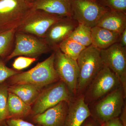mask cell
Segmentation results:
<instances>
[{
    "label": "cell",
    "instance_id": "6da1fadb",
    "mask_svg": "<svg viewBox=\"0 0 126 126\" xmlns=\"http://www.w3.org/2000/svg\"><path fill=\"white\" fill-rule=\"evenodd\" d=\"M55 52L44 61L39 63L31 69L23 73H18L10 78L12 85L27 84L41 90L45 87L60 80L55 69Z\"/></svg>",
    "mask_w": 126,
    "mask_h": 126
},
{
    "label": "cell",
    "instance_id": "7a4b0ae2",
    "mask_svg": "<svg viewBox=\"0 0 126 126\" xmlns=\"http://www.w3.org/2000/svg\"><path fill=\"white\" fill-rule=\"evenodd\" d=\"M79 74L77 96L83 95L94 78L104 64L101 55V50L91 45L86 47L77 59Z\"/></svg>",
    "mask_w": 126,
    "mask_h": 126
},
{
    "label": "cell",
    "instance_id": "3957f363",
    "mask_svg": "<svg viewBox=\"0 0 126 126\" xmlns=\"http://www.w3.org/2000/svg\"><path fill=\"white\" fill-rule=\"evenodd\" d=\"M126 94L122 86L88 106L91 116L101 126L119 117L126 102Z\"/></svg>",
    "mask_w": 126,
    "mask_h": 126
},
{
    "label": "cell",
    "instance_id": "277c9868",
    "mask_svg": "<svg viewBox=\"0 0 126 126\" xmlns=\"http://www.w3.org/2000/svg\"><path fill=\"white\" fill-rule=\"evenodd\" d=\"M121 86L118 77L104 65L85 90L84 102L90 106Z\"/></svg>",
    "mask_w": 126,
    "mask_h": 126
},
{
    "label": "cell",
    "instance_id": "5b68a950",
    "mask_svg": "<svg viewBox=\"0 0 126 126\" xmlns=\"http://www.w3.org/2000/svg\"><path fill=\"white\" fill-rule=\"evenodd\" d=\"M32 10L24 0H0V31L16 29Z\"/></svg>",
    "mask_w": 126,
    "mask_h": 126
},
{
    "label": "cell",
    "instance_id": "8992f818",
    "mask_svg": "<svg viewBox=\"0 0 126 126\" xmlns=\"http://www.w3.org/2000/svg\"><path fill=\"white\" fill-rule=\"evenodd\" d=\"M63 81L60 80L41 92L32 109V115L42 113L61 102H70L75 97Z\"/></svg>",
    "mask_w": 126,
    "mask_h": 126
},
{
    "label": "cell",
    "instance_id": "52a82bcc",
    "mask_svg": "<svg viewBox=\"0 0 126 126\" xmlns=\"http://www.w3.org/2000/svg\"><path fill=\"white\" fill-rule=\"evenodd\" d=\"M14 46L5 61H9L17 56H25L36 59L52 50L44 39L17 31L15 34Z\"/></svg>",
    "mask_w": 126,
    "mask_h": 126
},
{
    "label": "cell",
    "instance_id": "ba28073f",
    "mask_svg": "<svg viewBox=\"0 0 126 126\" xmlns=\"http://www.w3.org/2000/svg\"><path fill=\"white\" fill-rule=\"evenodd\" d=\"M63 18L40 10L32 9L16 31L30 34L44 39L50 26Z\"/></svg>",
    "mask_w": 126,
    "mask_h": 126
},
{
    "label": "cell",
    "instance_id": "9c48e42d",
    "mask_svg": "<svg viewBox=\"0 0 126 126\" xmlns=\"http://www.w3.org/2000/svg\"><path fill=\"white\" fill-rule=\"evenodd\" d=\"M72 18L79 24L92 28L96 25L108 8L97 0H71Z\"/></svg>",
    "mask_w": 126,
    "mask_h": 126
},
{
    "label": "cell",
    "instance_id": "30bf717a",
    "mask_svg": "<svg viewBox=\"0 0 126 126\" xmlns=\"http://www.w3.org/2000/svg\"><path fill=\"white\" fill-rule=\"evenodd\" d=\"M54 51L55 52L54 65L60 79L65 83L72 94L77 96L79 74L77 60L64 54L59 48Z\"/></svg>",
    "mask_w": 126,
    "mask_h": 126
},
{
    "label": "cell",
    "instance_id": "8fae6325",
    "mask_svg": "<svg viewBox=\"0 0 126 126\" xmlns=\"http://www.w3.org/2000/svg\"><path fill=\"white\" fill-rule=\"evenodd\" d=\"M104 64L119 79L126 94V47L118 43L106 49L101 50Z\"/></svg>",
    "mask_w": 126,
    "mask_h": 126
},
{
    "label": "cell",
    "instance_id": "7c38bea8",
    "mask_svg": "<svg viewBox=\"0 0 126 126\" xmlns=\"http://www.w3.org/2000/svg\"><path fill=\"white\" fill-rule=\"evenodd\" d=\"M79 23L73 18L63 17L52 25L44 39L51 49L59 48L63 41L68 38Z\"/></svg>",
    "mask_w": 126,
    "mask_h": 126
},
{
    "label": "cell",
    "instance_id": "4fadbf2b",
    "mask_svg": "<svg viewBox=\"0 0 126 126\" xmlns=\"http://www.w3.org/2000/svg\"><path fill=\"white\" fill-rule=\"evenodd\" d=\"M91 116L83 95L77 96L68 103V108L63 126H81Z\"/></svg>",
    "mask_w": 126,
    "mask_h": 126
},
{
    "label": "cell",
    "instance_id": "5bb4252c",
    "mask_svg": "<svg viewBox=\"0 0 126 126\" xmlns=\"http://www.w3.org/2000/svg\"><path fill=\"white\" fill-rule=\"evenodd\" d=\"M68 103L61 102L42 113L33 116V122L40 126H63L67 111Z\"/></svg>",
    "mask_w": 126,
    "mask_h": 126
},
{
    "label": "cell",
    "instance_id": "9a60e30c",
    "mask_svg": "<svg viewBox=\"0 0 126 126\" xmlns=\"http://www.w3.org/2000/svg\"><path fill=\"white\" fill-rule=\"evenodd\" d=\"M31 5L34 10H40L62 17L72 18L71 0H36Z\"/></svg>",
    "mask_w": 126,
    "mask_h": 126
},
{
    "label": "cell",
    "instance_id": "2e32d148",
    "mask_svg": "<svg viewBox=\"0 0 126 126\" xmlns=\"http://www.w3.org/2000/svg\"><path fill=\"white\" fill-rule=\"evenodd\" d=\"M96 26L121 34L126 29V14L109 9L101 16Z\"/></svg>",
    "mask_w": 126,
    "mask_h": 126
},
{
    "label": "cell",
    "instance_id": "e0dca14e",
    "mask_svg": "<svg viewBox=\"0 0 126 126\" xmlns=\"http://www.w3.org/2000/svg\"><path fill=\"white\" fill-rule=\"evenodd\" d=\"M91 31L92 45L99 49H106L118 42L119 33L97 26Z\"/></svg>",
    "mask_w": 126,
    "mask_h": 126
},
{
    "label": "cell",
    "instance_id": "ac0fdd59",
    "mask_svg": "<svg viewBox=\"0 0 126 126\" xmlns=\"http://www.w3.org/2000/svg\"><path fill=\"white\" fill-rule=\"evenodd\" d=\"M32 109L31 106L25 103L15 94L9 92L7 101V119H22L26 117L31 114Z\"/></svg>",
    "mask_w": 126,
    "mask_h": 126
},
{
    "label": "cell",
    "instance_id": "d6986e66",
    "mask_svg": "<svg viewBox=\"0 0 126 126\" xmlns=\"http://www.w3.org/2000/svg\"><path fill=\"white\" fill-rule=\"evenodd\" d=\"M8 90L31 106L35 102L40 93L36 87L27 84H18L8 86Z\"/></svg>",
    "mask_w": 126,
    "mask_h": 126
},
{
    "label": "cell",
    "instance_id": "ffe728a7",
    "mask_svg": "<svg viewBox=\"0 0 126 126\" xmlns=\"http://www.w3.org/2000/svg\"><path fill=\"white\" fill-rule=\"evenodd\" d=\"M16 30L0 31V58L4 60L12 51Z\"/></svg>",
    "mask_w": 126,
    "mask_h": 126
},
{
    "label": "cell",
    "instance_id": "44dd1931",
    "mask_svg": "<svg viewBox=\"0 0 126 126\" xmlns=\"http://www.w3.org/2000/svg\"><path fill=\"white\" fill-rule=\"evenodd\" d=\"M91 29L83 24H79L68 38L87 47L92 45Z\"/></svg>",
    "mask_w": 126,
    "mask_h": 126
},
{
    "label": "cell",
    "instance_id": "7402d4cb",
    "mask_svg": "<svg viewBox=\"0 0 126 126\" xmlns=\"http://www.w3.org/2000/svg\"><path fill=\"white\" fill-rule=\"evenodd\" d=\"M59 47L64 54L76 60H77L81 52L86 48L69 38L65 39L61 42Z\"/></svg>",
    "mask_w": 126,
    "mask_h": 126
},
{
    "label": "cell",
    "instance_id": "603a6c76",
    "mask_svg": "<svg viewBox=\"0 0 126 126\" xmlns=\"http://www.w3.org/2000/svg\"><path fill=\"white\" fill-rule=\"evenodd\" d=\"M0 84V123H2L7 119V101L8 86L5 84Z\"/></svg>",
    "mask_w": 126,
    "mask_h": 126
},
{
    "label": "cell",
    "instance_id": "cb8c5ba5",
    "mask_svg": "<svg viewBox=\"0 0 126 126\" xmlns=\"http://www.w3.org/2000/svg\"><path fill=\"white\" fill-rule=\"evenodd\" d=\"M104 7L111 10L126 14V0H97Z\"/></svg>",
    "mask_w": 126,
    "mask_h": 126
},
{
    "label": "cell",
    "instance_id": "d4e9b609",
    "mask_svg": "<svg viewBox=\"0 0 126 126\" xmlns=\"http://www.w3.org/2000/svg\"><path fill=\"white\" fill-rule=\"evenodd\" d=\"M36 58L21 56L16 58L12 64V67L16 70H20L27 68L36 61Z\"/></svg>",
    "mask_w": 126,
    "mask_h": 126
},
{
    "label": "cell",
    "instance_id": "484cf974",
    "mask_svg": "<svg viewBox=\"0 0 126 126\" xmlns=\"http://www.w3.org/2000/svg\"><path fill=\"white\" fill-rule=\"evenodd\" d=\"M18 73L17 70L7 67L4 60L0 58V84Z\"/></svg>",
    "mask_w": 126,
    "mask_h": 126
},
{
    "label": "cell",
    "instance_id": "4316f807",
    "mask_svg": "<svg viewBox=\"0 0 126 126\" xmlns=\"http://www.w3.org/2000/svg\"><path fill=\"white\" fill-rule=\"evenodd\" d=\"M2 124L3 126H40L26 121L21 118H8Z\"/></svg>",
    "mask_w": 126,
    "mask_h": 126
},
{
    "label": "cell",
    "instance_id": "83f0119b",
    "mask_svg": "<svg viewBox=\"0 0 126 126\" xmlns=\"http://www.w3.org/2000/svg\"><path fill=\"white\" fill-rule=\"evenodd\" d=\"M101 126H123L119 117L114 118L109 120L108 121Z\"/></svg>",
    "mask_w": 126,
    "mask_h": 126
},
{
    "label": "cell",
    "instance_id": "f1b7e54d",
    "mask_svg": "<svg viewBox=\"0 0 126 126\" xmlns=\"http://www.w3.org/2000/svg\"><path fill=\"white\" fill-rule=\"evenodd\" d=\"M118 43L123 47H126V29L120 34Z\"/></svg>",
    "mask_w": 126,
    "mask_h": 126
},
{
    "label": "cell",
    "instance_id": "f546056e",
    "mask_svg": "<svg viewBox=\"0 0 126 126\" xmlns=\"http://www.w3.org/2000/svg\"><path fill=\"white\" fill-rule=\"evenodd\" d=\"M126 102L125 103L123 108L120 114V118H119L120 121L121 122L123 126H126Z\"/></svg>",
    "mask_w": 126,
    "mask_h": 126
},
{
    "label": "cell",
    "instance_id": "4dcf8cb0",
    "mask_svg": "<svg viewBox=\"0 0 126 126\" xmlns=\"http://www.w3.org/2000/svg\"><path fill=\"white\" fill-rule=\"evenodd\" d=\"M91 117L88 118L81 126H100L97 122L93 118H91Z\"/></svg>",
    "mask_w": 126,
    "mask_h": 126
},
{
    "label": "cell",
    "instance_id": "1f68e13d",
    "mask_svg": "<svg viewBox=\"0 0 126 126\" xmlns=\"http://www.w3.org/2000/svg\"><path fill=\"white\" fill-rule=\"evenodd\" d=\"M24 0L26 2H28V3L31 4H32V3H33V2H34V1H35L36 0Z\"/></svg>",
    "mask_w": 126,
    "mask_h": 126
},
{
    "label": "cell",
    "instance_id": "d6a6232c",
    "mask_svg": "<svg viewBox=\"0 0 126 126\" xmlns=\"http://www.w3.org/2000/svg\"><path fill=\"white\" fill-rule=\"evenodd\" d=\"M0 126H3V124L0 123Z\"/></svg>",
    "mask_w": 126,
    "mask_h": 126
}]
</instances>
